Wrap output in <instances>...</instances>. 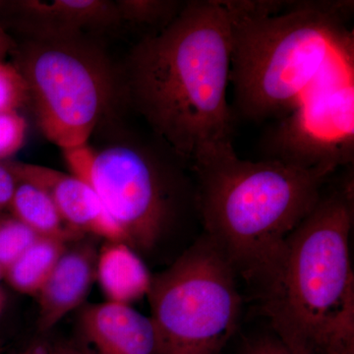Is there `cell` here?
<instances>
[{
	"mask_svg": "<svg viewBox=\"0 0 354 354\" xmlns=\"http://www.w3.org/2000/svg\"><path fill=\"white\" fill-rule=\"evenodd\" d=\"M230 71V15L225 2L190 1L137 46L129 88L153 130L177 155L193 162L232 145Z\"/></svg>",
	"mask_w": 354,
	"mask_h": 354,
	"instance_id": "obj_1",
	"label": "cell"
},
{
	"mask_svg": "<svg viewBox=\"0 0 354 354\" xmlns=\"http://www.w3.org/2000/svg\"><path fill=\"white\" fill-rule=\"evenodd\" d=\"M353 221L351 179L321 197L257 286L272 334L295 354H354Z\"/></svg>",
	"mask_w": 354,
	"mask_h": 354,
	"instance_id": "obj_2",
	"label": "cell"
},
{
	"mask_svg": "<svg viewBox=\"0 0 354 354\" xmlns=\"http://www.w3.org/2000/svg\"><path fill=\"white\" fill-rule=\"evenodd\" d=\"M230 15V82L252 121L283 118L330 65L353 55V1H223Z\"/></svg>",
	"mask_w": 354,
	"mask_h": 354,
	"instance_id": "obj_3",
	"label": "cell"
},
{
	"mask_svg": "<svg viewBox=\"0 0 354 354\" xmlns=\"http://www.w3.org/2000/svg\"><path fill=\"white\" fill-rule=\"evenodd\" d=\"M198 202L207 236L241 276L258 286L288 236L313 211L334 171L266 158L241 160L234 145L198 156Z\"/></svg>",
	"mask_w": 354,
	"mask_h": 354,
	"instance_id": "obj_4",
	"label": "cell"
},
{
	"mask_svg": "<svg viewBox=\"0 0 354 354\" xmlns=\"http://www.w3.org/2000/svg\"><path fill=\"white\" fill-rule=\"evenodd\" d=\"M236 281L207 235L153 277L147 297L158 354H221L241 318Z\"/></svg>",
	"mask_w": 354,
	"mask_h": 354,
	"instance_id": "obj_5",
	"label": "cell"
},
{
	"mask_svg": "<svg viewBox=\"0 0 354 354\" xmlns=\"http://www.w3.org/2000/svg\"><path fill=\"white\" fill-rule=\"evenodd\" d=\"M353 55L330 65L265 140L267 158L311 169L353 164Z\"/></svg>",
	"mask_w": 354,
	"mask_h": 354,
	"instance_id": "obj_6",
	"label": "cell"
},
{
	"mask_svg": "<svg viewBox=\"0 0 354 354\" xmlns=\"http://www.w3.org/2000/svg\"><path fill=\"white\" fill-rule=\"evenodd\" d=\"M62 152L72 176L95 191L128 245L151 250L169 214L164 180L152 158L130 145L95 152L85 144Z\"/></svg>",
	"mask_w": 354,
	"mask_h": 354,
	"instance_id": "obj_7",
	"label": "cell"
},
{
	"mask_svg": "<svg viewBox=\"0 0 354 354\" xmlns=\"http://www.w3.org/2000/svg\"><path fill=\"white\" fill-rule=\"evenodd\" d=\"M19 69L46 138L62 150L88 144L108 99L104 70L64 44L36 48Z\"/></svg>",
	"mask_w": 354,
	"mask_h": 354,
	"instance_id": "obj_8",
	"label": "cell"
},
{
	"mask_svg": "<svg viewBox=\"0 0 354 354\" xmlns=\"http://www.w3.org/2000/svg\"><path fill=\"white\" fill-rule=\"evenodd\" d=\"M9 165L19 180L36 184L48 193L66 225L77 234L87 232L109 242L127 243L124 232L88 184L71 174L41 165L23 162Z\"/></svg>",
	"mask_w": 354,
	"mask_h": 354,
	"instance_id": "obj_9",
	"label": "cell"
},
{
	"mask_svg": "<svg viewBox=\"0 0 354 354\" xmlns=\"http://www.w3.org/2000/svg\"><path fill=\"white\" fill-rule=\"evenodd\" d=\"M81 328L99 354H158L150 317L128 304L104 302L83 309Z\"/></svg>",
	"mask_w": 354,
	"mask_h": 354,
	"instance_id": "obj_10",
	"label": "cell"
},
{
	"mask_svg": "<svg viewBox=\"0 0 354 354\" xmlns=\"http://www.w3.org/2000/svg\"><path fill=\"white\" fill-rule=\"evenodd\" d=\"M97 259L90 244L66 248L37 295L41 332L50 330L83 304L95 279Z\"/></svg>",
	"mask_w": 354,
	"mask_h": 354,
	"instance_id": "obj_11",
	"label": "cell"
},
{
	"mask_svg": "<svg viewBox=\"0 0 354 354\" xmlns=\"http://www.w3.org/2000/svg\"><path fill=\"white\" fill-rule=\"evenodd\" d=\"M95 278L108 301L128 305L148 295L152 283L146 265L125 242H109L102 248Z\"/></svg>",
	"mask_w": 354,
	"mask_h": 354,
	"instance_id": "obj_12",
	"label": "cell"
},
{
	"mask_svg": "<svg viewBox=\"0 0 354 354\" xmlns=\"http://www.w3.org/2000/svg\"><path fill=\"white\" fill-rule=\"evenodd\" d=\"M9 209L13 216L41 237L68 242L79 234L66 225L48 193L36 184L19 180Z\"/></svg>",
	"mask_w": 354,
	"mask_h": 354,
	"instance_id": "obj_13",
	"label": "cell"
},
{
	"mask_svg": "<svg viewBox=\"0 0 354 354\" xmlns=\"http://www.w3.org/2000/svg\"><path fill=\"white\" fill-rule=\"evenodd\" d=\"M64 241L39 237L4 271L9 285L27 295H38L57 261L66 250Z\"/></svg>",
	"mask_w": 354,
	"mask_h": 354,
	"instance_id": "obj_14",
	"label": "cell"
},
{
	"mask_svg": "<svg viewBox=\"0 0 354 354\" xmlns=\"http://www.w3.org/2000/svg\"><path fill=\"white\" fill-rule=\"evenodd\" d=\"M25 9L39 17L60 20L70 25H85L104 19L108 4L95 0L27 1Z\"/></svg>",
	"mask_w": 354,
	"mask_h": 354,
	"instance_id": "obj_15",
	"label": "cell"
},
{
	"mask_svg": "<svg viewBox=\"0 0 354 354\" xmlns=\"http://www.w3.org/2000/svg\"><path fill=\"white\" fill-rule=\"evenodd\" d=\"M39 237L14 216L0 220V269L3 274Z\"/></svg>",
	"mask_w": 354,
	"mask_h": 354,
	"instance_id": "obj_16",
	"label": "cell"
},
{
	"mask_svg": "<svg viewBox=\"0 0 354 354\" xmlns=\"http://www.w3.org/2000/svg\"><path fill=\"white\" fill-rule=\"evenodd\" d=\"M29 100V90L19 68L0 60V113L17 111Z\"/></svg>",
	"mask_w": 354,
	"mask_h": 354,
	"instance_id": "obj_17",
	"label": "cell"
},
{
	"mask_svg": "<svg viewBox=\"0 0 354 354\" xmlns=\"http://www.w3.org/2000/svg\"><path fill=\"white\" fill-rule=\"evenodd\" d=\"M26 134L27 121L17 111L0 113V162L22 148Z\"/></svg>",
	"mask_w": 354,
	"mask_h": 354,
	"instance_id": "obj_18",
	"label": "cell"
},
{
	"mask_svg": "<svg viewBox=\"0 0 354 354\" xmlns=\"http://www.w3.org/2000/svg\"><path fill=\"white\" fill-rule=\"evenodd\" d=\"M123 3L124 12L132 19L141 22H153L165 15L176 17L185 6H178L176 2L164 1H127Z\"/></svg>",
	"mask_w": 354,
	"mask_h": 354,
	"instance_id": "obj_19",
	"label": "cell"
},
{
	"mask_svg": "<svg viewBox=\"0 0 354 354\" xmlns=\"http://www.w3.org/2000/svg\"><path fill=\"white\" fill-rule=\"evenodd\" d=\"M243 354H295L276 335H261L247 344Z\"/></svg>",
	"mask_w": 354,
	"mask_h": 354,
	"instance_id": "obj_20",
	"label": "cell"
},
{
	"mask_svg": "<svg viewBox=\"0 0 354 354\" xmlns=\"http://www.w3.org/2000/svg\"><path fill=\"white\" fill-rule=\"evenodd\" d=\"M17 185V176L9 162H0V211L10 207Z\"/></svg>",
	"mask_w": 354,
	"mask_h": 354,
	"instance_id": "obj_21",
	"label": "cell"
},
{
	"mask_svg": "<svg viewBox=\"0 0 354 354\" xmlns=\"http://www.w3.org/2000/svg\"><path fill=\"white\" fill-rule=\"evenodd\" d=\"M21 354H55V348L43 341L35 342Z\"/></svg>",
	"mask_w": 354,
	"mask_h": 354,
	"instance_id": "obj_22",
	"label": "cell"
},
{
	"mask_svg": "<svg viewBox=\"0 0 354 354\" xmlns=\"http://www.w3.org/2000/svg\"><path fill=\"white\" fill-rule=\"evenodd\" d=\"M55 354H93L88 349L77 344H65L55 348Z\"/></svg>",
	"mask_w": 354,
	"mask_h": 354,
	"instance_id": "obj_23",
	"label": "cell"
},
{
	"mask_svg": "<svg viewBox=\"0 0 354 354\" xmlns=\"http://www.w3.org/2000/svg\"><path fill=\"white\" fill-rule=\"evenodd\" d=\"M2 306H3V295H2L1 290H0V313L2 311Z\"/></svg>",
	"mask_w": 354,
	"mask_h": 354,
	"instance_id": "obj_24",
	"label": "cell"
},
{
	"mask_svg": "<svg viewBox=\"0 0 354 354\" xmlns=\"http://www.w3.org/2000/svg\"><path fill=\"white\" fill-rule=\"evenodd\" d=\"M2 276H3V272H2V270L0 269V278H1Z\"/></svg>",
	"mask_w": 354,
	"mask_h": 354,
	"instance_id": "obj_25",
	"label": "cell"
}]
</instances>
